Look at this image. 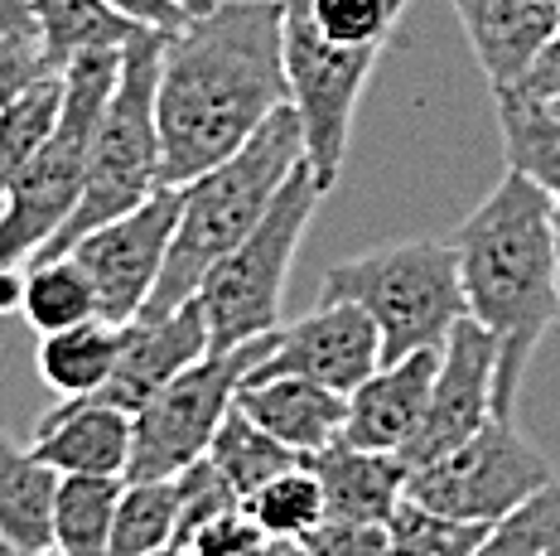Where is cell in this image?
I'll return each instance as SVG.
<instances>
[{
	"label": "cell",
	"instance_id": "obj_11",
	"mask_svg": "<svg viewBox=\"0 0 560 556\" xmlns=\"http://www.w3.org/2000/svg\"><path fill=\"white\" fill-rule=\"evenodd\" d=\"M174 228H179V189H160L140 208L92 228L88 238H78L68 247V257H78L88 281L97 286L102 320L131 324L145 315L150 296L160 286V271L170 262Z\"/></svg>",
	"mask_w": 560,
	"mask_h": 556
},
{
	"label": "cell",
	"instance_id": "obj_17",
	"mask_svg": "<svg viewBox=\"0 0 560 556\" xmlns=\"http://www.w3.org/2000/svg\"><path fill=\"white\" fill-rule=\"evenodd\" d=\"M488 88H517L541 44L560 30V0H450Z\"/></svg>",
	"mask_w": 560,
	"mask_h": 556
},
{
	"label": "cell",
	"instance_id": "obj_1",
	"mask_svg": "<svg viewBox=\"0 0 560 556\" xmlns=\"http://www.w3.org/2000/svg\"><path fill=\"white\" fill-rule=\"evenodd\" d=\"M290 102L280 0H223L165 39L160 63V184L184 189L218 170Z\"/></svg>",
	"mask_w": 560,
	"mask_h": 556
},
{
	"label": "cell",
	"instance_id": "obj_2",
	"mask_svg": "<svg viewBox=\"0 0 560 556\" xmlns=\"http://www.w3.org/2000/svg\"><path fill=\"white\" fill-rule=\"evenodd\" d=\"M556 199L508 170L454 233L469 315L498 339L493 412L512 421L536 344L556 324Z\"/></svg>",
	"mask_w": 560,
	"mask_h": 556
},
{
	"label": "cell",
	"instance_id": "obj_8",
	"mask_svg": "<svg viewBox=\"0 0 560 556\" xmlns=\"http://www.w3.org/2000/svg\"><path fill=\"white\" fill-rule=\"evenodd\" d=\"M280 49H285L290 107L305 131V165L324 189H334L353 141L358 102L382 49L334 44L314 20V0H280Z\"/></svg>",
	"mask_w": 560,
	"mask_h": 556
},
{
	"label": "cell",
	"instance_id": "obj_6",
	"mask_svg": "<svg viewBox=\"0 0 560 556\" xmlns=\"http://www.w3.org/2000/svg\"><path fill=\"white\" fill-rule=\"evenodd\" d=\"M165 39L170 34H160V30H136V39L121 49V78H116L112 102L97 126L88 189H83V199H78L73 218L63 223V233H58L39 257H63L92 228L131 213L150 194L165 189V184H160V117H155Z\"/></svg>",
	"mask_w": 560,
	"mask_h": 556
},
{
	"label": "cell",
	"instance_id": "obj_44",
	"mask_svg": "<svg viewBox=\"0 0 560 556\" xmlns=\"http://www.w3.org/2000/svg\"><path fill=\"white\" fill-rule=\"evenodd\" d=\"M150 556H189L184 547H165V552H150Z\"/></svg>",
	"mask_w": 560,
	"mask_h": 556
},
{
	"label": "cell",
	"instance_id": "obj_28",
	"mask_svg": "<svg viewBox=\"0 0 560 556\" xmlns=\"http://www.w3.org/2000/svg\"><path fill=\"white\" fill-rule=\"evenodd\" d=\"M179 547V484L126 479L112 523V556H150Z\"/></svg>",
	"mask_w": 560,
	"mask_h": 556
},
{
	"label": "cell",
	"instance_id": "obj_30",
	"mask_svg": "<svg viewBox=\"0 0 560 556\" xmlns=\"http://www.w3.org/2000/svg\"><path fill=\"white\" fill-rule=\"evenodd\" d=\"M474 556H560V479L498 518Z\"/></svg>",
	"mask_w": 560,
	"mask_h": 556
},
{
	"label": "cell",
	"instance_id": "obj_37",
	"mask_svg": "<svg viewBox=\"0 0 560 556\" xmlns=\"http://www.w3.org/2000/svg\"><path fill=\"white\" fill-rule=\"evenodd\" d=\"M517 92H527L536 102H560V30L541 44V54H536L532 68L522 73Z\"/></svg>",
	"mask_w": 560,
	"mask_h": 556
},
{
	"label": "cell",
	"instance_id": "obj_23",
	"mask_svg": "<svg viewBox=\"0 0 560 556\" xmlns=\"http://www.w3.org/2000/svg\"><path fill=\"white\" fill-rule=\"evenodd\" d=\"M136 30L145 25L116 15L107 0H34V34H39V49L54 73H63L92 49H126Z\"/></svg>",
	"mask_w": 560,
	"mask_h": 556
},
{
	"label": "cell",
	"instance_id": "obj_7",
	"mask_svg": "<svg viewBox=\"0 0 560 556\" xmlns=\"http://www.w3.org/2000/svg\"><path fill=\"white\" fill-rule=\"evenodd\" d=\"M324 194L329 189H324V184L314 179V170L300 160L295 175L280 184L276 204L266 208L261 223L203 276L194 300L203 305L213 349H237V344H252V339H261V334L280 329L290 266H295V252L310 233L314 213H319Z\"/></svg>",
	"mask_w": 560,
	"mask_h": 556
},
{
	"label": "cell",
	"instance_id": "obj_14",
	"mask_svg": "<svg viewBox=\"0 0 560 556\" xmlns=\"http://www.w3.org/2000/svg\"><path fill=\"white\" fill-rule=\"evenodd\" d=\"M213 349V334H208V320H203V305L189 300L179 305L174 315H160V320H131L121 329V354H116V368L107 378V387L92 392V397L112 402L121 412H140L155 392H165L184 368H194L198 358Z\"/></svg>",
	"mask_w": 560,
	"mask_h": 556
},
{
	"label": "cell",
	"instance_id": "obj_18",
	"mask_svg": "<svg viewBox=\"0 0 560 556\" xmlns=\"http://www.w3.org/2000/svg\"><path fill=\"white\" fill-rule=\"evenodd\" d=\"M237 407L261 431H271L280 445H290L300 460L319 455L324 445L343 440L348 397L334 387H319L310 378H247L237 387Z\"/></svg>",
	"mask_w": 560,
	"mask_h": 556
},
{
	"label": "cell",
	"instance_id": "obj_36",
	"mask_svg": "<svg viewBox=\"0 0 560 556\" xmlns=\"http://www.w3.org/2000/svg\"><path fill=\"white\" fill-rule=\"evenodd\" d=\"M44 73H54V68L39 49V34H0V107H10Z\"/></svg>",
	"mask_w": 560,
	"mask_h": 556
},
{
	"label": "cell",
	"instance_id": "obj_45",
	"mask_svg": "<svg viewBox=\"0 0 560 556\" xmlns=\"http://www.w3.org/2000/svg\"><path fill=\"white\" fill-rule=\"evenodd\" d=\"M276 556H300V547H276Z\"/></svg>",
	"mask_w": 560,
	"mask_h": 556
},
{
	"label": "cell",
	"instance_id": "obj_26",
	"mask_svg": "<svg viewBox=\"0 0 560 556\" xmlns=\"http://www.w3.org/2000/svg\"><path fill=\"white\" fill-rule=\"evenodd\" d=\"M208 460L218 465V474L232 484V494H237L242 503H247L261 484H271L276 474H285L290 465H300L295 450L280 445L271 431H261V426H256L242 407H232L223 416L213 445H208Z\"/></svg>",
	"mask_w": 560,
	"mask_h": 556
},
{
	"label": "cell",
	"instance_id": "obj_39",
	"mask_svg": "<svg viewBox=\"0 0 560 556\" xmlns=\"http://www.w3.org/2000/svg\"><path fill=\"white\" fill-rule=\"evenodd\" d=\"M25 310V266H0V315Z\"/></svg>",
	"mask_w": 560,
	"mask_h": 556
},
{
	"label": "cell",
	"instance_id": "obj_34",
	"mask_svg": "<svg viewBox=\"0 0 560 556\" xmlns=\"http://www.w3.org/2000/svg\"><path fill=\"white\" fill-rule=\"evenodd\" d=\"M174 484H179V542L194 537L198 528L213 523V518L228 513V508H242V498L232 494V484L218 474V465L208 455L174 474Z\"/></svg>",
	"mask_w": 560,
	"mask_h": 556
},
{
	"label": "cell",
	"instance_id": "obj_35",
	"mask_svg": "<svg viewBox=\"0 0 560 556\" xmlns=\"http://www.w3.org/2000/svg\"><path fill=\"white\" fill-rule=\"evenodd\" d=\"M300 556H392L387 523H348V518H324L305 542H295Z\"/></svg>",
	"mask_w": 560,
	"mask_h": 556
},
{
	"label": "cell",
	"instance_id": "obj_24",
	"mask_svg": "<svg viewBox=\"0 0 560 556\" xmlns=\"http://www.w3.org/2000/svg\"><path fill=\"white\" fill-rule=\"evenodd\" d=\"M121 474H58L54 494V552L112 556V523L121 503Z\"/></svg>",
	"mask_w": 560,
	"mask_h": 556
},
{
	"label": "cell",
	"instance_id": "obj_41",
	"mask_svg": "<svg viewBox=\"0 0 560 556\" xmlns=\"http://www.w3.org/2000/svg\"><path fill=\"white\" fill-rule=\"evenodd\" d=\"M174 10H184V20H198V15H213L223 0H170Z\"/></svg>",
	"mask_w": 560,
	"mask_h": 556
},
{
	"label": "cell",
	"instance_id": "obj_27",
	"mask_svg": "<svg viewBox=\"0 0 560 556\" xmlns=\"http://www.w3.org/2000/svg\"><path fill=\"white\" fill-rule=\"evenodd\" d=\"M63 73H44L10 107H0V194L30 170V160L49 146L63 117Z\"/></svg>",
	"mask_w": 560,
	"mask_h": 556
},
{
	"label": "cell",
	"instance_id": "obj_42",
	"mask_svg": "<svg viewBox=\"0 0 560 556\" xmlns=\"http://www.w3.org/2000/svg\"><path fill=\"white\" fill-rule=\"evenodd\" d=\"M0 556H58V552H25V547H15V542L0 537Z\"/></svg>",
	"mask_w": 560,
	"mask_h": 556
},
{
	"label": "cell",
	"instance_id": "obj_40",
	"mask_svg": "<svg viewBox=\"0 0 560 556\" xmlns=\"http://www.w3.org/2000/svg\"><path fill=\"white\" fill-rule=\"evenodd\" d=\"M0 34H34V0H0Z\"/></svg>",
	"mask_w": 560,
	"mask_h": 556
},
{
	"label": "cell",
	"instance_id": "obj_5",
	"mask_svg": "<svg viewBox=\"0 0 560 556\" xmlns=\"http://www.w3.org/2000/svg\"><path fill=\"white\" fill-rule=\"evenodd\" d=\"M121 78V49H92L63 68V117L49 146L30 160V170L5 189V218H0V266L34 262L63 233L92 175L97 126Z\"/></svg>",
	"mask_w": 560,
	"mask_h": 556
},
{
	"label": "cell",
	"instance_id": "obj_15",
	"mask_svg": "<svg viewBox=\"0 0 560 556\" xmlns=\"http://www.w3.org/2000/svg\"><path fill=\"white\" fill-rule=\"evenodd\" d=\"M435 373H440V349L382 363L363 387L348 392L343 440L348 445H363V450H382V455H401L416 440L420 421H425Z\"/></svg>",
	"mask_w": 560,
	"mask_h": 556
},
{
	"label": "cell",
	"instance_id": "obj_10",
	"mask_svg": "<svg viewBox=\"0 0 560 556\" xmlns=\"http://www.w3.org/2000/svg\"><path fill=\"white\" fill-rule=\"evenodd\" d=\"M551 479H556L551 460L512 421L493 416L483 431L469 436L464 445H454L450 455L411 470L406 498L440 518H454V523L493 528L498 518H508L512 508L527 503Z\"/></svg>",
	"mask_w": 560,
	"mask_h": 556
},
{
	"label": "cell",
	"instance_id": "obj_19",
	"mask_svg": "<svg viewBox=\"0 0 560 556\" xmlns=\"http://www.w3.org/2000/svg\"><path fill=\"white\" fill-rule=\"evenodd\" d=\"M305 465L319 474L329 518H348V523H392L406 498V479H411V465L401 455H382V450L348 445V440L324 445Z\"/></svg>",
	"mask_w": 560,
	"mask_h": 556
},
{
	"label": "cell",
	"instance_id": "obj_38",
	"mask_svg": "<svg viewBox=\"0 0 560 556\" xmlns=\"http://www.w3.org/2000/svg\"><path fill=\"white\" fill-rule=\"evenodd\" d=\"M116 15H126L131 25H145V30H160V34H174L184 30L189 20H184V10H174L170 0H107Z\"/></svg>",
	"mask_w": 560,
	"mask_h": 556
},
{
	"label": "cell",
	"instance_id": "obj_25",
	"mask_svg": "<svg viewBox=\"0 0 560 556\" xmlns=\"http://www.w3.org/2000/svg\"><path fill=\"white\" fill-rule=\"evenodd\" d=\"M25 324L34 334H58L73 329V324H88L102 315L97 305V286L88 281V271L78 266V257H34L25 266Z\"/></svg>",
	"mask_w": 560,
	"mask_h": 556
},
{
	"label": "cell",
	"instance_id": "obj_46",
	"mask_svg": "<svg viewBox=\"0 0 560 556\" xmlns=\"http://www.w3.org/2000/svg\"><path fill=\"white\" fill-rule=\"evenodd\" d=\"M0 218H5V194H0Z\"/></svg>",
	"mask_w": 560,
	"mask_h": 556
},
{
	"label": "cell",
	"instance_id": "obj_47",
	"mask_svg": "<svg viewBox=\"0 0 560 556\" xmlns=\"http://www.w3.org/2000/svg\"><path fill=\"white\" fill-rule=\"evenodd\" d=\"M556 107H560V102H556Z\"/></svg>",
	"mask_w": 560,
	"mask_h": 556
},
{
	"label": "cell",
	"instance_id": "obj_16",
	"mask_svg": "<svg viewBox=\"0 0 560 556\" xmlns=\"http://www.w3.org/2000/svg\"><path fill=\"white\" fill-rule=\"evenodd\" d=\"M131 412L102 397H58L54 412L34 426L30 450L58 474H121L131 465Z\"/></svg>",
	"mask_w": 560,
	"mask_h": 556
},
{
	"label": "cell",
	"instance_id": "obj_43",
	"mask_svg": "<svg viewBox=\"0 0 560 556\" xmlns=\"http://www.w3.org/2000/svg\"><path fill=\"white\" fill-rule=\"evenodd\" d=\"M556 320H560V218H556Z\"/></svg>",
	"mask_w": 560,
	"mask_h": 556
},
{
	"label": "cell",
	"instance_id": "obj_32",
	"mask_svg": "<svg viewBox=\"0 0 560 556\" xmlns=\"http://www.w3.org/2000/svg\"><path fill=\"white\" fill-rule=\"evenodd\" d=\"M406 10L411 0H314L319 30L334 44H358V49H387Z\"/></svg>",
	"mask_w": 560,
	"mask_h": 556
},
{
	"label": "cell",
	"instance_id": "obj_12",
	"mask_svg": "<svg viewBox=\"0 0 560 556\" xmlns=\"http://www.w3.org/2000/svg\"><path fill=\"white\" fill-rule=\"evenodd\" d=\"M382 368V329L363 305L348 300H319L295 324H280L271 349L247 378H310L319 387L353 392Z\"/></svg>",
	"mask_w": 560,
	"mask_h": 556
},
{
	"label": "cell",
	"instance_id": "obj_9",
	"mask_svg": "<svg viewBox=\"0 0 560 556\" xmlns=\"http://www.w3.org/2000/svg\"><path fill=\"white\" fill-rule=\"evenodd\" d=\"M266 349H271V334L237 344V349H208L165 392H155L131 416L136 436H131L126 479H174L194 460H203L218 426H223V416L237 407V387L266 358Z\"/></svg>",
	"mask_w": 560,
	"mask_h": 556
},
{
	"label": "cell",
	"instance_id": "obj_33",
	"mask_svg": "<svg viewBox=\"0 0 560 556\" xmlns=\"http://www.w3.org/2000/svg\"><path fill=\"white\" fill-rule=\"evenodd\" d=\"M179 547L189 556H276V547H285V542H276L247 508H228L213 523L198 528L194 537H184Z\"/></svg>",
	"mask_w": 560,
	"mask_h": 556
},
{
	"label": "cell",
	"instance_id": "obj_13",
	"mask_svg": "<svg viewBox=\"0 0 560 556\" xmlns=\"http://www.w3.org/2000/svg\"><path fill=\"white\" fill-rule=\"evenodd\" d=\"M493 392H498V339L469 315L454 324V334L440 349V373H435V387H430L425 421H420L411 445L401 450V460L420 470L430 460L450 455L469 436H478L498 416Z\"/></svg>",
	"mask_w": 560,
	"mask_h": 556
},
{
	"label": "cell",
	"instance_id": "obj_29",
	"mask_svg": "<svg viewBox=\"0 0 560 556\" xmlns=\"http://www.w3.org/2000/svg\"><path fill=\"white\" fill-rule=\"evenodd\" d=\"M247 513L271 532L276 542H285V547H295V542H305L314 528L329 518V503H324V484L319 474H314L305 460L300 465H290L285 474H276L271 484H261L247 503Z\"/></svg>",
	"mask_w": 560,
	"mask_h": 556
},
{
	"label": "cell",
	"instance_id": "obj_22",
	"mask_svg": "<svg viewBox=\"0 0 560 556\" xmlns=\"http://www.w3.org/2000/svg\"><path fill=\"white\" fill-rule=\"evenodd\" d=\"M493 107L508 150V170L541 184L560 208V107L556 102H536L517 88H498Z\"/></svg>",
	"mask_w": 560,
	"mask_h": 556
},
{
	"label": "cell",
	"instance_id": "obj_20",
	"mask_svg": "<svg viewBox=\"0 0 560 556\" xmlns=\"http://www.w3.org/2000/svg\"><path fill=\"white\" fill-rule=\"evenodd\" d=\"M54 494L58 470L0 431V537L25 552H54Z\"/></svg>",
	"mask_w": 560,
	"mask_h": 556
},
{
	"label": "cell",
	"instance_id": "obj_21",
	"mask_svg": "<svg viewBox=\"0 0 560 556\" xmlns=\"http://www.w3.org/2000/svg\"><path fill=\"white\" fill-rule=\"evenodd\" d=\"M121 329L126 324L112 320H88L73 324V329H58L39 339V354H34V368H39V382L58 397H92V392L107 387L116 354H121Z\"/></svg>",
	"mask_w": 560,
	"mask_h": 556
},
{
	"label": "cell",
	"instance_id": "obj_4",
	"mask_svg": "<svg viewBox=\"0 0 560 556\" xmlns=\"http://www.w3.org/2000/svg\"><path fill=\"white\" fill-rule=\"evenodd\" d=\"M319 300H348L368 310L382 329V363L445 349L454 324L469 320L459 252L454 242L435 238L387 242V247L334 262L319 276Z\"/></svg>",
	"mask_w": 560,
	"mask_h": 556
},
{
	"label": "cell",
	"instance_id": "obj_31",
	"mask_svg": "<svg viewBox=\"0 0 560 556\" xmlns=\"http://www.w3.org/2000/svg\"><path fill=\"white\" fill-rule=\"evenodd\" d=\"M387 532H392V556H474L488 528L454 523V518H440L430 508L411 503V498H401Z\"/></svg>",
	"mask_w": 560,
	"mask_h": 556
},
{
	"label": "cell",
	"instance_id": "obj_3",
	"mask_svg": "<svg viewBox=\"0 0 560 556\" xmlns=\"http://www.w3.org/2000/svg\"><path fill=\"white\" fill-rule=\"evenodd\" d=\"M300 160H305V131H300L295 107L285 102L237 155L184 184L174 247L145 305V320L174 315L179 305H189L203 276L266 218V208L276 204L280 184L295 175Z\"/></svg>",
	"mask_w": 560,
	"mask_h": 556
}]
</instances>
